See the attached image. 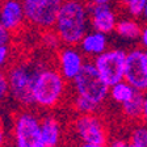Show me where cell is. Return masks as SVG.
I'll use <instances>...</instances> for the list:
<instances>
[{"label":"cell","mask_w":147,"mask_h":147,"mask_svg":"<svg viewBox=\"0 0 147 147\" xmlns=\"http://www.w3.org/2000/svg\"><path fill=\"white\" fill-rule=\"evenodd\" d=\"M41 114L34 109L21 108L11 121V147H33L40 143Z\"/></svg>","instance_id":"obj_5"},{"label":"cell","mask_w":147,"mask_h":147,"mask_svg":"<svg viewBox=\"0 0 147 147\" xmlns=\"http://www.w3.org/2000/svg\"><path fill=\"white\" fill-rule=\"evenodd\" d=\"M109 147H133L127 135H117L109 141Z\"/></svg>","instance_id":"obj_23"},{"label":"cell","mask_w":147,"mask_h":147,"mask_svg":"<svg viewBox=\"0 0 147 147\" xmlns=\"http://www.w3.org/2000/svg\"><path fill=\"white\" fill-rule=\"evenodd\" d=\"M68 80L57 67L37 66L33 83V107L43 112L58 109L68 97Z\"/></svg>","instance_id":"obj_2"},{"label":"cell","mask_w":147,"mask_h":147,"mask_svg":"<svg viewBox=\"0 0 147 147\" xmlns=\"http://www.w3.org/2000/svg\"><path fill=\"white\" fill-rule=\"evenodd\" d=\"M70 130L76 143L108 144L112 139L109 126L100 113L76 114L71 121Z\"/></svg>","instance_id":"obj_6"},{"label":"cell","mask_w":147,"mask_h":147,"mask_svg":"<svg viewBox=\"0 0 147 147\" xmlns=\"http://www.w3.org/2000/svg\"><path fill=\"white\" fill-rule=\"evenodd\" d=\"M141 122L144 126H147V92L143 93V112H142V119Z\"/></svg>","instance_id":"obj_27"},{"label":"cell","mask_w":147,"mask_h":147,"mask_svg":"<svg viewBox=\"0 0 147 147\" xmlns=\"http://www.w3.org/2000/svg\"><path fill=\"white\" fill-rule=\"evenodd\" d=\"M126 57L127 50L123 47H109L105 53L92 59V63L95 64L101 79L112 87L116 83L125 80Z\"/></svg>","instance_id":"obj_7"},{"label":"cell","mask_w":147,"mask_h":147,"mask_svg":"<svg viewBox=\"0 0 147 147\" xmlns=\"http://www.w3.org/2000/svg\"><path fill=\"white\" fill-rule=\"evenodd\" d=\"M117 1V4H118L119 7H121V8H123V7L126 5V3H127L129 0H116Z\"/></svg>","instance_id":"obj_30"},{"label":"cell","mask_w":147,"mask_h":147,"mask_svg":"<svg viewBox=\"0 0 147 147\" xmlns=\"http://www.w3.org/2000/svg\"><path fill=\"white\" fill-rule=\"evenodd\" d=\"M139 47L147 51V24L142 26V32H141V37H139Z\"/></svg>","instance_id":"obj_26"},{"label":"cell","mask_w":147,"mask_h":147,"mask_svg":"<svg viewBox=\"0 0 147 147\" xmlns=\"http://www.w3.org/2000/svg\"><path fill=\"white\" fill-rule=\"evenodd\" d=\"M113 0H88L89 4H96V5H101V4H112Z\"/></svg>","instance_id":"obj_29"},{"label":"cell","mask_w":147,"mask_h":147,"mask_svg":"<svg viewBox=\"0 0 147 147\" xmlns=\"http://www.w3.org/2000/svg\"><path fill=\"white\" fill-rule=\"evenodd\" d=\"M142 18H143L144 21L147 22V3H146V7H144V12H143V16H142Z\"/></svg>","instance_id":"obj_31"},{"label":"cell","mask_w":147,"mask_h":147,"mask_svg":"<svg viewBox=\"0 0 147 147\" xmlns=\"http://www.w3.org/2000/svg\"><path fill=\"white\" fill-rule=\"evenodd\" d=\"M8 134L5 131V127H4L1 119H0V147H8Z\"/></svg>","instance_id":"obj_25"},{"label":"cell","mask_w":147,"mask_h":147,"mask_svg":"<svg viewBox=\"0 0 147 147\" xmlns=\"http://www.w3.org/2000/svg\"><path fill=\"white\" fill-rule=\"evenodd\" d=\"M53 30L62 45L78 46L91 30L89 3L86 0H64L59 8Z\"/></svg>","instance_id":"obj_3"},{"label":"cell","mask_w":147,"mask_h":147,"mask_svg":"<svg viewBox=\"0 0 147 147\" xmlns=\"http://www.w3.org/2000/svg\"><path fill=\"white\" fill-rule=\"evenodd\" d=\"M78 46H79V49L82 50L83 54L86 55V58L95 59L96 57L105 53L110 47L109 34L91 29L86 36L83 37V40L80 41V43Z\"/></svg>","instance_id":"obj_14"},{"label":"cell","mask_w":147,"mask_h":147,"mask_svg":"<svg viewBox=\"0 0 147 147\" xmlns=\"http://www.w3.org/2000/svg\"><path fill=\"white\" fill-rule=\"evenodd\" d=\"M12 42V32L8 30L1 22H0V46L11 45Z\"/></svg>","instance_id":"obj_24"},{"label":"cell","mask_w":147,"mask_h":147,"mask_svg":"<svg viewBox=\"0 0 147 147\" xmlns=\"http://www.w3.org/2000/svg\"><path fill=\"white\" fill-rule=\"evenodd\" d=\"M144 62H146V67H147V51H144Z\"/></svg>","instance_id":"obj_33"},{"label":"cell","mask_w":147,"mask_h":147,"mask_svg":"<svg viewBox=\"0 0 147 147\" xmlns=\"http://www.w3.org/2000/svg\"><path fill=\"white\" fill-rule=\"evenodd\" d=\"M125 80L138 92H147V67L144 62V50L142 47H131L127 50Z\"/></svg>","instance_id":"obj_10"},{"label":"cell","mask_w":147,"mask_h":147,"mask_svg":"<svg viewBox=\"0 0 147 147\" xmlns=\"http://www.w3.org/2000/svg\"><path fill=\"white\" fill-rule=\"evenodd\" d=\"M127 138L133 147H147V126L142 122L130 125L127 130Z\"/></svg>","instance_id":"obj_18"},{"label":"cell","mask_w":147,"mask_h":147,"mask_svg":"<svg viewBox=\"0 0 147 147\" xmlns=\"http://www.w3.org/2000/svg\"><path fill=\"white\" fill-rule=\"evenodd\" d=\"M37 66L30 62H17L7 70L9 97L21 108L33 107V83Z\"/></svg>","instance_id":"obj_4"},{"label":"cell","mask_w":147,"mask_h":147,"mask_svg":"<svg viewBox=\"0 0 147 147\" xmlns=\"http://www.w3.org/2000/svg\"><path fill=\"white\" fill-rule=\"evenodd\" d=\"M64 139V127L62 119L53 112L41 114L40 142L47 147H59Z\"/></svg>","instance_id":"obj_12"},{"label":"cell","mask_w":147,"mask_h":147,"mask_svg":"<svg viewBox=\"0 0 147 147\" xmlns=\"http://www.w3.org/2000/svg\"><path fill=\"white\" fill-rule=\"evenodd\" d=\"M12 58V47L11 45L0 46V70H4L11 63Z\"/></svg>","instance_id":"obj_22"},{"label":"cell","mask_w":147,"mask_h":147,"mask_svg":"<svg viewBox=\"0 0 147 147\" xmlns=\"http://www.w3.org/2000/svg\"><path fill=\"white\" fill-rule=\"evenodd\" d=\"M142 32V25L137 18L133 17H119L117 22L114 34L123 42H137L139 41Z\"/></svg>","instance_id":"obj_15"},{"label":"cell","mask_w":147,"mask_h":147,"mask_svg":"<svg viewBox=\"0 0 147 147\" xmlns=\"http://www.w3.org/2000/svg\"><path fill=\"white\" fill-rule=\"evenodd\" d=\"M64 0H22L28 24L38 30H51Z\"/></svg>","instance_id":"obj_8"},{"label":"cell","mask_w":147,"mask_h":147,"mask_svg":"<svg viewBox=\"0 0 147 147\" xmlns=\"http://www.w3.org/2000/svg\"><path fill=\"white\" fill-rule=\"evenodd\" d=\"M1 3H3V0H0V4H1Z\"/></svg>","instance_id":"obj_34"},{"label":"cell","mask_w":147,"mask_h":147,"mask_svg":"<svg viewBox=\"0 0 147 147\" xmlns=\"http://www.w3.org/2000/svg\"><path fill=\"white\" fill-rule=\"evenodd\" d=\"M43 45L47 47V49H55L58 50L61 47V40H59V37L57 36L54 30H46L45 32V36H43Z\"/></svg>","instance_id":"obj_21"},{"label":"cell","mask_w":147,"mask_h":147,"mask_svg":"<svg viewBox=\"0 0 147 147\" xmlns=\"http://www.w3.org/2000/svg\"><path fill=\"white\" fill-rule=\"evenodd\" d=\"M137 93H138L137 89L133 86H130L126 80L118 82L114 86L109 87V100L113 104L118 105V107L127 102L129 100H131Z\"/></svg>","instance_id":"obj_17"},{"label":"cell","mask_w":147,"mask_h":147,"mask_svg":"<svg viewBox=\"0 0 147 147\" xmlns=\"http://www.w3.org/2000/svg\"><path fill=\"white\" fill-rule=\"evenodd\" d=\"M70 104L75 114L100 113L109 100V86L101 79L92 61L71 82Z\"/></svg>","instance_id":"obj_1"},{"label":"cell","mask_w":147,"mask_h":147,"mask_svg":"<svg viewBox=\"0 0 147 147\" xmlns=\"http://www.w3.org/2000/svg\"><path fill=\"white\" fill-rule=\"evenodd\" d=\"M118 18V15L112 4H89V21L92 30L110 36L116 30Z\"/></svg>","instance_id":"obj_11"},{"label":"cell","mask_w":147,"mask_h":147,"mask_svg":"<svg viewBox=\"0 0 147 147\" xmlns=\"http://www.w3.org/2000/svg\"><path fill=\"white\" fill-rule=\"evenodd\" d=\"M33 147H47V146H45V144H42V143H41V142H40V143H37V144H34V146Z\"/></svg>","instance_id":"obj_32"},{"label":"cell","mask_w":147,"mask_h":147,"mask_svg":"<svg viewBox=\"0 0 147 147\" xmlns=\"http://www.w3.org/2000/svg\"><path fill=\"white\" fill-rule=\"evenodd\" d=\"M9 97V82L7 71L0 70V107L5 104Z\"/></svg>","instance_id":"obj_20"},{"label":"cell","mask_w":147,"mask_h":147,"mask_svg":"<svg viewBox=\"0 0 147 147\" xmlns=\"http://www.w3.org/2000/svg\"><path fill=\"white\" fill-rule=\"evenodd\" d=\"M146 3L147 0H129L122 9L126 11L129 17H133L138 20V18H141L143 16Z\"/></svg>","instance_id":"obj_19"},{"label":"cell","mask_w":147,"mask_h":147,"mask_svg":"<svg viewBox=\"0 0 147 147\" xmlns=\"http://www.w3.org/2000/svg\"><path fill=\"white\" fill-rule=\"evenodd\" d=\"M87 63L86 55L79 46L63 45L55 53V67L68 82H72L82 72Z\"/></svg>","instance_id":"obj_9"},{"label":"cell","mask_w":147,"mask_h":147,"mask_svg":"<svg viewBox=\"0 0 147 147\" xmlns=\"http://www.w3.org/2000/svg\"><path fill=\"white\" fill-rule=\"evenodd\" d=\"M142 112H143V93H141V92H138L131 100H129L127 102L119 107L121 117L129 125L141 122Z\"/></svg>","instance_id":"obj_16"},{"label":"cell","mask_w":147,"mask_h":147,"mask_svg":"<svg viewBox=\"0 0 147 147\" xmlns=\"http://www.w3.org/2000/svg\"><path fill=\"white\" fill-rule=\"evenodd\" d=\"M74 147H109V144H95V143H76Z\"/></svg>","instance_id":"obj_28"},{"label":"cell","mask_w":147,"mask_h":147,"mask_svg":"<svg viewBox=\"0 0 147 147\" xmlns=\"http://www.w3.org/2000/svg\"><path fill=\"white\" fill-rule=\"evenodd\" d=\"M0 22L12 33L20 30L28 22L22 0H3L0 4Z\"/></svg>","instance_id":"obj_13"}]
</instances>
